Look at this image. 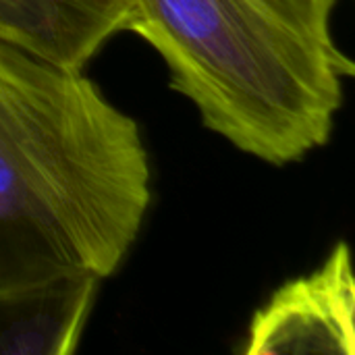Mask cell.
Segmentation results:
<instances>
[{"label": "cell", "mask_w": 355, "mask_h": 355, "mask_svg": "<svg viewBox=\"0 0 355 355\" xmlns=\"http://www.w3.org/2000/svg\"><path fill=\"white\" fill-rule=\"evenodd\" d=\"M133 116L83 69L0 40V293L110 277L152 200Z\"/></svg>", "instance_id": "obj_1"}, {"label": "cell", "mask_w": 355, "mask_h": 355, "mask_svg": "<svg viewBox=\"0 0 355 355\" xmlns=\"http://www.w3.org/2000/svg\"><path fill=\"white\" fill-rule=\"evenodd\" d=\"M131 31L171 87L237 150L289 164L322 148L354 62L333 35L337 0H131Z\"/></svg>", "instance_id": "obj_2"}, {"label": "cell", "mask_w": 355, "mask_h": 355, "mask_svg": "<svg viewBox=\"0 0 355 355\" xmlns=\"http://www.w3.org/2000/svg\"><path fill=\"white\" fill-rule=\"evenodd\" d=\"M248 355L355 352V283L347 243L324 264L283 285L248 331Z\"/></svg>", "instance_id": "obj_3"}, {"label": "cell", "mask_w": 355, "mask_h": 355, "mask_svg": "<svg viewBox=\"0 0 355 355\" xmlns=\"http://www.w3.org/2000/svg\"><path fill=\"white\" fill-rule=\"evenodd\" d=\"M131 23V0H0V40L71 69Z\"/></svg>", "instance_id": "obj_4"}, {"label": "cell", "mask_w": 355, "mask_h": 355, "mask_svg": "<svg viewBox=\"0 0 355 355\" xmlns=\"http://www.w3.org/2000/svg\"><path fill=\"white\" fill-rule=\"evenodd\" d=\"M98 283V277L77 272L0 293V355L73 354Z\"/></svg>", "instance_id": "obj_5"}]
</instances>
